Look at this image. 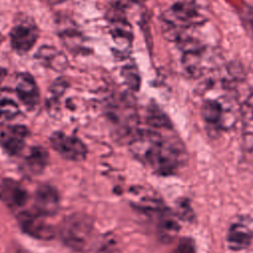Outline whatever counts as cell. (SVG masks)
<instances>
[{"label":"cell","instance_id":"44dd1931","mask_svg":"<svg viewBox=\"0 0 253 253\" xmlns=\"http://www.w3.org/2000/svg\"><path fill=\"white\" fill-rule=\"evenodd\" d=\"M19 113V107L13 100L4 98L0 101V123H5L14 119Z\"/></svg>","mask_w":253,"mask_h":253},{"label":"cell","instance_id":"484cf974","mask_svg":"<svg viewBox=\"0 0 253 253\" xmlns=\"http://www.w3.org/2000/svg\"><path fill=\"white\" fill-rule=\"evenodd\" d=\"M144 0H113V7L125 11V9L131 3H142Z\"/></svg>","mask_w":253,"mask_h":253},{"label":"cell","instance_id":"cb8c5ba5","mask_svg":"<svg viewBox=\"0 0 253 253\" xmlns=\"http://www.w3.org/2000/svg\"><path fill=\"white\" fill-rule=\"evenodd\" d=\"M67 87V82L63 78H57L51 85L50 87V93L52 95V98H58L60 97L65 89Z\"/></svg>","mask_w":253,"mask_h":253},{"label":"cell","instance_id":"d6986e66","mask_svg":"<svg viewBox=\"0 0 253 253\" xmlns=\"http://www.w3.org/2000/svg\"><path fill=\"white\" fill-rule=\"evenodd\" d=\"M203 50H191L183 52L182 63L190 75H199L202 71Z\"/></svg>","mask_w":253,"mask_h":253},{"label":"cell","instance_id":"7402d4cb","mask_svg":"<svg viewBox=\"0 0 253 253\" xmlns=\"http://www.w3.org/2000/svg\"><path fill=\"white\" fill-rule=\"evenodd\" d=\"M177 211L179 216L185 220H192L194 217V212L187 200L180 201V203L177 205Z\"/></svg>","mask_w":253,"mask_h":253},{"label":"cell","instance_id":"f1b7e54d","mask_svg":"<svg viewBox=\"0 0 253 253\" xmlns=\"http://www.w3.org/2000/svg\"><path fill=\"white\" fill-rule=\"evenodd\" d=\"M250 24H251V27H252V30H253V15L250 18Z\"/></svg>","mask_w":253,"mask_h":253},{"label":"cell","instance_id":"ba28073f","mask_svg":"<svg viewBox=\"0 0 253 253\" xmlns=\"http://www.w3.org/2000/svg\"><path fill=\"white\" fill-rule=\"evenodd\" d=\"M60 206V199L58 192L50 185H40L34 195L35 211L43 215H54Z\"/></svg>","mask_w":253,"mask_h":253},{"label":"cell","instance_id":"f546056e","mask_svg":"<svg viewBox=\"0 0 253 253\" xmlns=\"http://www.w3.org/2000/svg\"><path fill=\"white\" fill-rule=\"evenodd\" d=\"M2 41H3V37H2V35H1V33H0V44H1Z\"/></svg>","mask_w":253,"mask_h":253},{"label":"cell","instance_id":"4fadbf2b","mask_svg":"<svg viewBox=\"0 0 253 253\" xmlns=\"http://www.w3.org/2000/svg\"><path fill=\"white\" fill-rule=\"evenodd\" d=\"M1 193L6 204L12 208L23 207L28 200L26 189L15 180H5L2 184Z\"/></svg>","mask_w":253,"mask_h":253},{"label":"cell","instance_id":"5bb4252c","mask_svg":"<svg viewBox=\"0 0 253 253\" xmlns=\"http://www.w3.org/2000/svg\"><path fill=\"white\" fill-rule=\"evenodd\" d=\"M49 161V155L45 148L37 145L33 146L24 159L23 167L31 175L42 173Z\"/></svg>","mask_w":253,"mask_h":253},{"label":"cell","instance_id":"d4e9b609","mask_svg":"<svg viewBox=\"0 0 253 253\" xmlns=\"http://www.w3.org/2000/svg\"><path fill=\"white\" fill-rule=\"evenodd\" d=\"M116 241L114 237L105 238L100 247H98L96 253H113L115 251Z\"/></svg>","mask_w":253,"mask_h":253},{"label":"cell","instance_id":"ffe728a7","mask_svg":"<svg viewBox=\"0 0 253 253\" xmlns=\"http://www.w3.org/2000/svg\"><path fill=\"white\" fill-rule=\"evenodd\" d=\"M122 76L124 78L126 86L133 90L137 91L140 86V76L137 67L134 64L125 65L122 69Z\"/></svg>","mask_w":253,"mask_h":253},{"label":"cell","instance_id":"83f0119b","mask_svg":"<svg viewBox=\"0 0 253 253\" xmlns=\"http://www.w3.org/2000/svg\"><path fill=\"white\" fill-rule=\"evenodd\" d=\"M49 4H51V5H56V4H60V3H62V2H64V1H66V0H46Z\"/></svg>","mask_w":253,"mask_h":253},{"label":"cell","instance_id":"8992f818","mask_svg":"<svg viewBox=\"0 0 253 253\" xmlns=\"http://www.w3.org/2000/svg\"><path fill=\"white\" fill-rule=\"evenodd\" d=\"M18 223L25 233L34 238L49 240L54 236V230L52 226L45 221L43 215L36 211L20 212L18 216Z\"/></svg>","mask_w":253,"mask_h":253},{"label":"cell","instance_id":"4316f807","mask_svg":"<svg viewBox=\"0 0 253 253\" xmlns=\"http://www.w3.org/2000/svg\"><path fill=\"white\" fill-rule=\"evenodd\" d=\"M6 70L4 69V68H2V67H0V83L2 82V80L4 79V77H5V75H6Z\"/></svg>","mask_w":253,"mask_h":253},{"label":"cell","instance_id":"3957f363","mask_svg":"<svg viewBox=\"0 0 253 253\" xmlns=\"http://www.w3.org/2000/svg\"><path fill=\"white\" fill-rule=\"evenodd\" d=\"M206 18L200 12L196 0H176L163 14L166 35L175 40L180 30L190 29L205 23Z\"/></svg>","mask_w":253,"mask_h":253},{"label":"cell","instance_id":"2e32d148","mask_svg":"<svg viewBox=\"0 0 253 253\" xmlns=\"http://www.w3.org/2000/svg\"><path fill=\"white\" fill-rule=\"evenodd\" d=\"M158 235L164 242L171 241L179 231V223L174 214L166 208L157 213Z\"/></svg>","mask_w":253,"mask_h":253},{"label":"cell","instance_id":"9c48e42d","mask_svg":"<svg viewBox=\"0 0 253 253\" xmlns=\"http://www.w3.org/2000/svg\"><path fill=\"white\" fill-rule=\"evenodd\" d=\"M130 203L133 207L147 213H159L165 210L161 198L153 191L142 187H136L129 192Z\"/></svg>","mask_w":253,"mask_h":253},{"label":"cell","instance_id":"6da1fadb","mask_svg":"<svg viewBox=\"0 0 253 253\" xmlns=\"http://www.w3.org/2000/svg\"><path fill=\"white\" fill-rule=\"evenodd\" d=\"M131 154L153 172L171 175L187 161L182 141L175 136H164L156 129L137 130L129 139Z\"/></svg>","mask_w":253,"mask_h":253},{"label":"cell","instance_id":"52a82bcc","mask_svg":"<svg viewBox=\"0 0 253 253\" xmlns=\"http://www.w3.org/2000/svg\"><path fill=\"white\" fill-rule=\"evenodd\" d=\"M39 38V29L32 21H21L10 32L12 47L19 53L31 50Z\"/></svg>","mask_w":253,"mask_h":253},{"label":"cell","instance_id":"9a60e30c","mask_svg":"<svg viewBox=\"0 0 253 253\" xmlns=\"http://www.w3.org/2000/svg\"><path fill=\"white\" fill-rule=\"evenodd\" d=\"M36 57L42 65L58 72L63 71L68 64L65 55L52 46H42L38 50Z\"/></svg>","mask_w":253,"mask_h":253},{"label":"cell","instance_id":"8fae6325","mask_svg":"<svg viewBox=\"0 0 253 253\" xmlns=\"http://www.w3.org/2000/svg\"><path fill=\"white\" fill-rule=\"evenodd\" d=\"M16 93L20 101L29 109H34L40 102L39 88L34 77L28 72L18 74Z\"/></svg>","mask_w":253,"mask_h":253},{"label":"cell","instance_id":"ac0fdd59","mask_svg":"<svg viewBox=\"0 0 253 253\" xmlns=\"http://www.w3.org/2000/svg\"><path fill=\"white\" fill-rule=\"evenodd\" d=\"M253 238V232L244 224L235 223L229 230L227 235V241L232 249L240 250L246 248Z\"/></svg>","mask_w":253,"mask_h":253},{"label":"cell","instance_id":"7c38bea8","mask_svg":"<svg viewBox=\"0 0 253 253\" xmlns=\"http://www.w3.org/2000/svg\"><path fill=\"white\" fill-rule=\"evenodd\" d=\"M201 112H202V117L207 124L216 126L218 128L230 127V126L226 121L227 110H225L224 106L218 100H214V99L206 100L203 103Z\"/></svg>","mask_w":253,"mask_h":253},{"label":"cell","instance_id":"e0dca14e","mask_svg":"<svg viewBox=\"0 0 253 253\" xmlns=\"http://www.w3.org/2000/svg\"><path fill=\"white\" fill-rule=\"evenodd\" d=\"M243 122V143L247 150L253 151V94L249 96L241 107Z\"/></svg>","mask_w":253,"mask_h":253},{"label":"cell","instance_id":"7a4b0ae2","mask_svg":"<svg viewBox=\"0 0 253 253\" xmlns=\"http://www.w3.org/2000/svg\"><path fill=\"white\" fill-rule=\"evenodd\" d=\"M61 241L76 252L89 249L94 238V224L90 216L84 213H72L66 216L59 226Z\"/></svg>","mask_w":253,"mask_h":253},{"label":"cell","instance_id":"603a6c76","mask_svg":"<svg viewBox=\"0 0 253 253\" xmlns=\"http://www.w3.org/2000/svg\"><path fill=\"white\" fill-rule=\"evenodd\" d=\"M174 253H196V248L191 238H183L179 241Z\"/></svg>","mask_w":253,"mask_h":253},{"label":"cell","instance_id":"30bf717a","mask_svg":"<svg viewBox=\"0 0 253 253\" xmlns=\"http://www.w3.org/2000/svg\"><path fill=\"white\" fill-rule=\"evenodd\" d=\"M28 134L29 129L25 126H8L0 133V144L8 154L17 155L24 149Z\"/></svg>","mask_w":253,"mask_h":253},{"label":"cell","instance_id":"277c9868","mask_svg":"<svg viewBox=\"0 0 253 253\" xmlns=\"http://www.w3.org/2000/svg\"><path fill=\"white\" fill-rule=\"evenodd\" d=\"M125 11L112 7L108 14L109 32L112 38L120 48V52H125L130 49L132 42V28L124 16Z\"/></svg>","mask_w":253,"mask_h":253},{"label":"cell","instance_id":"5b68a950","mask_svg":"<svg viewBox=\"0 0 253 253\" xmlns=\"http://www.w3.org/2000/svg\"><path fill=\"white\" fill-rule=\"evenodd\" d=\"M49 142L51 147L63 158L71 161H82L86 158L87 148L77 137L68 135L62 131H54Z\"/></svg>","mask_w":253,"mask_h":253}]
</instances>
